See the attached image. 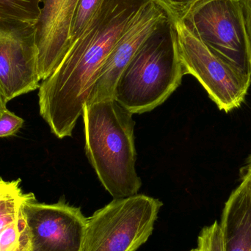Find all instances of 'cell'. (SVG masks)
<instances>
[{"instance_id":"obj_1","label":"cell","mask_w":251,"mask_h":251,"mask_svg":"<svg viewBox=\"0 0 251 251\" xmlns=\"http://www.w3.org/2000/svg\"><path fill=\"white\" fill-rule=\"evenodd\" d=\"M149 0H102L58 67L42 81L40 114L59 139L72 137L110 53Z\"/></svg>"},{"instance_id":"obj_2","label":"cell","mask_w":251,"mask_h":251,"mask_svg":"<svg viewBox=\"0 0 251 251\" xmlns=\"http://www.w3.org/2000/svg\"><path fill=\"white\" fill-rule=\"evenodd\" d=\"M132 116L115 99L87 103L82 111L87 156L113 199L135 196L142 186Z\"/></svg>"},{"instance_id":"obj_3","label":"cell","mask_w":251,"mask_h":251,"mask_svg":"<svg viewBox=\"0 0 251 251\" xmlns=\"http://www.w3.org/2000/svg\"><path fill=\"white\" fill-rule=\"evenodd\" d=\"M168 25L146 41L116 84L115 100L133 115L148 113L163 104L185 75L169 26L168 31L164 29Z\"/></svg>"},{"instance_id":"obj_4","label":"cell","mask_w":251,"mask_h":251,"mask_svg":"<svg viewBox=\"0 0 251 251\" xmlns=\"http://www.w3.org/2000/svg\"><path fill=\"white\" fill-rule=\"evenodd\" d=\"M162 205L142 194L113 199L88 218L83 251H137L153 233Z\"/></svg>"},{"instance_id":"obj_5","label":"cell","mask_w":251,"mask_h":251,"mask_svg":"<svg viewBox=\"0 0 251 251\" xmlns=\"http://www.w3.org/2000/svg\"><path fill=\"white\" fill-rule=\"evenodd\" d=\"M186 75L194 76L221 111L228 113L241 107L251 79L214 54L191 30L178 21L169 24Z\"/></svg>"},{"instance_id":"obj_6","label":"cell","mask_w":251,"mask_h":251,"mask_svg":"<svg viewBox=\"0 0 251 251\" xmlns=\"http://www.w3.org/2000/svg\"><path fill=\"white\" fill-rule=\"evenodd\" d=\"M224 61L251 79V57L240 0H200L184 21Z\"/></svg>"},{"instance_id":"obj_7","label":"cell","mask_w":251,"mask_h":251,"mask_svg":"<svg viewBox=\"0 0 251 251\" xmlns=\"http://www.w3.org/2000/svg\"><path fill=\"white\" fill-rule=\"evenodd\" d=\"M23 212L32 251H83L88 218L64 198L55 203H39L28 193Z\"/></svg>"},{"instance_id":"obj_8","label":"cell","mask_w":251,"mask_h":251,"mask_svg":"<svg viewBox=\"0 0 251 251\" xmlns=\"http://www.w3.org/2000/svg\"><path fill=\"white\" fill-rule=\"evenodd\" d=\"M35 24L0 19V87L7 102L40 88Z\"/></svg>"},{"instance_id":"obj_9","label":"cell","mask_w":251,"mask_h":251,"mask_svg":"<svg viewBox=\"0 0 251 251\" xmlns=\"http://www.w3.org/2000/svg\"><path fill=\"white\" fill-rule=\"evenodd\" d=\"M168 24L166 14L156 2L149 0L145 3L109 55L87 103L114 99L115 88L122 72L146 41Z\"/></svg>"},{"instance_id":"obj_10","label":"cell","mask_w":251,"mask_h":251,"mask_svg":"<svg viewBox=\"0 0 251 251\" xmlns=\"http://www.w3.org/2000/svg\"><path fill=\"white\" fill-rule=\"evenodd\" d=\"M79 0H40L35 24L38 72L41 80L58 67L72 45L74 18Z\"/></svg>"},{"instance_id":"obj_11","label":"cell","mask_w":251,"mask_h":251,"mask_svg":"<svg viewBox=\"0 0 251 251\" xmlns=\"http://www.w3.org/2000/svg\"><path fill=\"white\" fill-rule=\"evenodd\" d=\"M20 184L21 179L5 181L0 177V251H32L23 212L28 193Z\"/></svg>"},{"instance_id":"obj_12","label":"cell","mask_w":251,"mask_h":251,"mask_svg":"<svg viewBox=\"0 0 251 251\" xmlns=\"http://www.w3.org/2000/svg\"><path fill=\"white\" fill-rule=\"evenodd\" d=\"M220 226L225 251H251V188L246 183L230 195Z\"/></svg>"},{"instance_id":"obj_13","label":"cell","mask_w":251,"mask_h":251,"mask_svg":"<svg viewBox=\"0 0 251 251\" xmlns=\"http://www.w3.org/2000/svg\"><path fill=\"white\" fill-rule=\"evenodd\" d=\"M41 10L40 0H0V19L35 24Z\"/></svg>"},{"instance_id":"obj_14","label":"cell","mask_w":251,"mask_h":251,"mask_svg":"<svg viewBox=\"0 0 251 251\" xmlns=\"http://www.w3.org/2000/svg\"><path fill=\"white\" fill-rule=\"evenodd\" d=\"M165 12L169 24L187 20L200 0H153Z\"/></svg>"},{"instance_id":"obj_15","label":"cell","mask_w":251,"mask_h":251,"mask_svg":"<svg viewBox=\"0 0 251 251\" xmlns=\"http://www.w3.org/2000/svg\"><path fill=\"white\" fill-rule=\"evenodd\" d=\"M101 1L102 0H79L74 18L72 45L94 17Z\"/></svg>"},{"instance_id":"obj_16","label":"cell","mask_w":251,"mask_h":251,"mask_svg":"<svg viewBox=\"0 0 251 251\" xmlns=\"http://www.w3.org/2000/svg\"><path fill=\"white\" fill-rule=\"evenodd\" d=\"M198 249L200 251H225L220 223L203 227L198 237Z\"/></svg>"},{"instance_id":"obj_17","label":"cell","mask_w":251,"mask_h":251,"mask_svg":"<svg viewBox=\"0 0 251 251\" xmlns=\"http://www.w3.org/2000/svg\"><path fill=\"white\" fill-rule=\"evenodd\" d=\"M23 125L22 118L7 109L0 116V138L14 135Z\"/></svg>"},{"instance_id":"obj_18","label":"cell","mask_w":251,"mask_h":251,"mask_svg":"<svg viewBox=\"0 0 251 251\" xmlns=\"http://www.w3.org/2000/svg\"><path fill=\"white\" fill-rule=\"evenodd\" d=\"M246 25L251 57V0H240Z\"/></svg>"},{"instance_id":"obj_19","label":"cell","mask_w":251,"mask_h":251,"mask_svg":"<svg viewBox=\"0 0 251 251\" xmlns=\"http://www.w3.org/2000/svg\"><path fill=\"white\" fill-rule=\"evenodd\" d=\"M240 176H241V181L246 183L251 188V154L244 166L240 169Z\"/></svg>"},{"instance_id":"obj_20","label":"cell","mask_w":251,"mask_h":251,"mask_svg":"<svg viewBox=\"0 0 251 251\" xmlns=\"http://www.w3.org/2000/svg\"><path fill=\"white\" fill-rule=\"evenodd\" d=\"M7 100H6L5 97L3 94L1 87H0V116L7 110Z\"/></svg>"},{"instance_id":"obj_21","label":"cell","mask_w":251,"mask_h":251,"mask_svg":"<svg viewBox=\"0 0 251 251\" xmlns=\"http://www.w3.org/2000/svg\"><path fill=\"white\" fill-rule=\"evenodd\" d=\"M189 251H200L199 250V249H198V248H196V249H191V250Z\"/></svg>"}]
</instances>
